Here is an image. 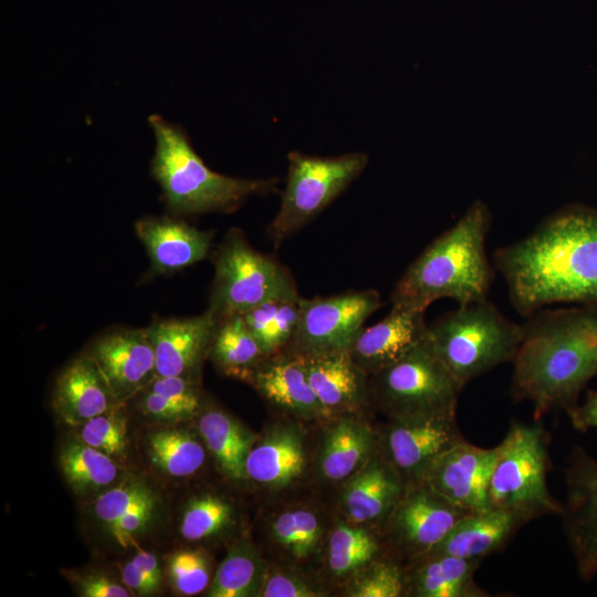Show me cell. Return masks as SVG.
Segmentation results:
<instances>
[{
  "instance_id": "obj_1",
  "label": "cell",
  "mask_w": 597,
  "mask_h": 597,
  "mask_svg": "<svg viewBox=\"0 0 597 597\" xmlns=\"http://www.w3.org/2000/svg\"><path fill=\"white\" fill-rule=\"evenodd\" d=\"M493 260L524 317L555 303L597 307V209L569 203L495 250Z\"/></svg>"
},
{
  "instance_id": "obj_2",
  "label": "cell",
  "mask_w": 597,
  "mask_h": 597,
  "mask_svg": "<svg viewBox=\"0 0 597 597\" xmlns=\"http://www.w3.org/2000/svg\"><path fill=\"white\" fill-rule=\"evenodd\" d=\"M527 318L512 362L511 396L532 402L536 421L578 404L597 376V307L541 308Z\"/></svg>"
},
{
  "instance_id": "obj_3",
  "label": "cell",
  "mask_w": 597,
  "mask_h": 597,
  "mask_svg": "<svg viewBox=\"0 0 597 597\" xmlns=\"http://www.w3.org/2000/svg\"><path fill=\"white\" fill-rule=\"evenodd\" d=\"M491 222L486 203L474 200L407 268L392 290V306L426 312L440 298H452L458 305L488 298L494 276L485 250Z\"/></svg>"
},
{
  "instance_id": "obj_4",
  "label": "cell",
  "mask_w": 597,
  "mask_h": 597,
  "mask_svg": "<svg viewBox=\"0 0 597 597\" xmlns=\"http://www.w3.org/2000/svg\"><path fill=\"white\" fill-rule=\"evenodd\" d=\"M148 123L155 135L150 171L172 213L229 212L249 196L274 190V179H241L212 171L180 126L157 114Z\"/></svg>"
},
{
  "instance_id": "obj_5",
  "label": "cell",
  "mask_w": 597,
  "mask_h": 597,
  "mask_svg": "<svg viewBox=\"0 0 597 597\" xmlns=\"http://www.w3.org/2000/svg\"><path fill=\"white\" fill-rule=\"evenodd\" d=\"M523 337V325L504 317L485 300L439 316L427 328L436 354L462 384L501 364L513 362Z\"/></svg>"
},
{
  "instance_id": "obj_6",
  "label": "cell",
  "mask_w": 597,
  "mask_h": 597,
  "mask_svg": "<svg viewBox=\"0 0 597 597\" xmlns=\"http://www.w3.org/2000/svg\"><path fill=\"white\" fill-rule=\"evenodd\" d=\"M549 434L542 423L512 421L498 454L489 482L490 507L520 513L528 522L545 515H561L563 503L549 492Z\"/></svg>"
},
{
  "instance_id": "obj_7",
  "label": "cell",
  "mask_w": 597,
  "mask_h": 597,
  "mask_svg": "<svg viewBox=\"0 0 597 597\" xmlns=\"http://www.w3.org/2000/svg\"><path fill=\"white\" fill-rule=\"evenodd\" d=\"M371 398L395 421L455 416L464 385L425 338L399 360L369 376Z\"/></svg>"
},
{
  "instance_id": "obj_8",
  "label": "cell",
  "mask_w": 597,
  "mask_h": 597,
  "mask_svg": "<svg viewBox=\"0 0 597 597\" xmlns=\"http://www.w3.org/2000/svg\"><path fill=\"white\" fill-rule=\"evenodd\" d=\"M300 297L284 265L252 248L240 230L228 232L216 253L208 307L218 322L268 301Z\"/></svg>"
},
{
  "instance_id": "obj_9",
  "label": "cell",
  "mask_w": 597,
  "mask_h": 597,
  "mask_svg": "<svg viewBox=\"0 0 597 597\" xmlns=\"http://www.w3.org/2000/svg\"><path fill=\"white\" fill-rule=\"evenodd\" d=\"M289 174L280 209L268 227L277 247L333 201L365 169L364 153L338 157L289 154Z\"/></svg>"
},
{
  "instance_id": "obj_10",
  "label": "cell",
  "mask_w": 597,
  "mask_h": 597,
  "mask_svg": "<svg viewBox=\"0 0 597 597\" xmlns=\"http://www.w3.org/2000/svg\"><path fill=\"white\" fill-rule=\"evenodd\" d=\"M381 306L376 290L300 298L295 333L283 353L310 358L348 352L365 321Z\"/></svg>"
},
{
  "instance_id": "obj_11",
  "label": "cell",
  "mask_w": 597,
  "mask_h": 597,
  "mask_svg": "<svg viewBox=\"0 0 597 597\" xmlns=\"http://www.w3.org/2000/svg\"><path fill=\"white\" fill-rule=\"evenodd\" d=\"M469 513L422 482L408 484L384 524L387 544L396 557L411 561L429 553Z\"/></svg>"
},
{
  "instance_id": "obj_12",
  "label": "cell",
  "mask_w": 597,
  "mask_h": 597,
  "mask_svg": "<svg viewBox=\"0 0 597 597\" xmlns=\"http://www.w3.org/2000/svg\"><path fill=\"white\" fill-rule=\"evenodd\" d=\"M566 499L561 513L578 577L597 575V459L574 446L564 470Z\"/></svg>"
},
{
  "instance_id": "obj_13",
  "label": "cell",
  "mask_w": 597,
  "mask_h": 597,
  "mask_svg": "<svg viewBox=\"0 0 597 597\" xmlns=\"http://www.w3.org/2000/svg\"><path fill=\"white\" fill-rule=\"evenodd\" d=\"M498 447L481 448L465 439L437 457L420 482L471 512L490 509L488 489Z\"/></svg>"
},
{
  "instance_id": "obj_14",
  "label": "cell",
  "mask_w": 597,
  "mask_h": 597,
  "mask_svg": "<svg viewBox=\"0 0 597 597\" xmlns=\"http://www.w3.org/2000/svg\"><path fill=\"white\" fill-rule=\"evenodd\" d=\"M463 440L455 416L391 420L384 431L383 455L408 485L420 482L437 457Z\"/></svg>"
},
{
  "instance_id": "obj_15",
  "label": "cell",
  "mask_w": 597,
  "mask_h": 597,
  "mask_svg": "<svg viewBox=\"0 0 597 597\" xmlns=\"http://www.w3.org/2000/svg\"><path fill=\"white\" fill-rule=\"evenodd\" d=\"M87 354L116 400L137 395L155 376V353L147 328H122L97 337Z\"/></svg>"
},
{
  "instance_id": "obj_16",
  "label": "cell",
  "mask_w": 597,
  "mask_h": 597,
  "mask_svg": "<svg viewBox=\"0 0 597 597\" xmlns=\"http://www.w3.org/2000/svg\"><path fill=\"white\" fill-rule=\"evenodd\" d=\"M217 326L209 310L190 317L155 318L147 333L155 353L156 376L190 377L209 355Z\"/></svg>"
},
{
  "instance_id": "obj_17",
  "label": "cell",
  "mask_w": 597,
  "mask_h": 597,
  "mask_svg": "<svg viewBox=\"0 0 597 597\" xmlns=\"http://www.w3.org/2000/svg\"><path fill=\"white\" fill-rule=\"evenodd\" d=\"M425 312L392 306L380 322L362 328L352 343V360L368 376L399 360L427 334Z\"/></svg>"
},
{
  "instance_id": "obj_18",
  "label": "cell",
  "mask_w": 597,
  "mask_h": 597,
  "mask_svg": "<svg viewBox=\"0 0 597 597\" xmlns=\"http://www.w3.org/2000/svg\"><path fill=\"white\" fill-rule=\"evenodd\" d=\"M237 377L249 380L270 402L305 418L331 413L321 404L307 375L305 359L279 353L263 358Z\"/></svg>"
},
{
  "instance_id": "obj_19",
  "label": "cell",
  "mask_w": 597,
  "mask_h": 597,
  "mask_svg": "<svg viewBox=\"0 0 597 597\" xmlns=\"http://www.w3.org/2000/svg\"><path fill=\"white\" fill-rule=\"evenodd\" d=\"M154 273H175L207 258L212 234L168 217H146L135 224Z\"/></svg>"
},
{
  "instance_id": "obj_20",
  "label": "cell",
  "mask_w": 597,
  "mask_h": 597,
  "mask_svg": "<svg viewBox=\"0 0 597 597\" xmlns=\"http://www.w3.org/2000/svg\"><path fill=\"white\" fill-rule=\"evenodd\" d=\"M526 523V517L510 510L471 512L429 553L482 561L501 551Z\"/></svg>"
},
{
  "instance_id": "obj_21",
  "label": "cell",
  "mask_w": 597,
  "mask_h": 597,
  "mask_svg": "<svg viewBox=\"0 0 597 597\" xmlns=\"http://www.w3.org/2000/svg\"><path fill=\"white\" fill-rule=\"evenodd\" d=\"M405 490L394 467L384 455L374 454L348 481L343 505L353 521L384 526Z\"/></svg>"
},
{
  "instance_id": "obj_22",
  "label": "cell",
  "mask_w": 597,
  "mask_h": 597,
  "mask_svg": "<svg viewBox=\"0 0 597 597\" xmlns=\"http://www.w3.org/2000/svg\"><path fill=\"white\" fill-rule=\"evenodd\" d=\"M53 404L65 422L82 425L119 402L95 362L84 354L67 365L56 378Z\"/></svg>"
},
{
  "instance_id": "obj_23",
  "label": "cell",
  "mask_w": 597,
  "mask_h": 597,
  "mask_svg": "<svg viewBox=\"0 0 597 597\" xmlns=\"http://www.w3.org/2000/svg\"><path fill=\"white\" fill-rule=\"evenodd\" d=\"M481 559L427 553L405 567L406 595L416 597H489L474 579Z\"/></svg>"
},
{
  "instance_id": "obj_24",
  "label": "cell",
  "mask_w": 597,
  "mask_h": 597,
  "mask_svg": "<svg viewBox=\"0 0 597 597\" xmlns=\"http://www.w3.org/2000/svg\"><path fill=\"white\" fill-rule=\"evenodd\" d=\"M310 383L331 413L353 412L371 398L368 375L341 352L304 358Z\"/></svg>"
},
{
  "instance_id": "obj_25",
  "label": "cell",
  "mask_w": 597,
  "mask_h": 597,
  "mask_svg": "<svg viewBox=\"0 0 597 597\" xmlns=\"http://www.w3.org/2000/svg\"><path fill=\"white\" fill-rule=\"evenodd\" d=\"M305 453L301 433L280 428L253 446L247 459L248 478L270 486L282 488L303 472Z\"/></svg>"
},
{
  "instance_id": "obj_26",
  "label": "cell",
  "mask_w": 597,
  "mask_h": 597,
  "mask_svg": "<svg viewBox=\"0 0 597 597\" xmlns=\"http://www.w3.org/2000/svg\"><path fill=\"white\" fill-rule=\"evenodd\" d=\"M376 442L369 426L348 418L338 420L324 440L320 457L322 474L339 481L356 473L374 455Z\"/></svg>"
},
{
  "instance_id": "obj_27",
  "label": "cell",
  "mask_w": 597,
  "mask_h": 597,
  "mask_svg": "<svg viewBox=\"0 0 597 597\" xmlns=\"http://www.w3.org/2000/svg\"><path fill=\"white\" fill-rule=\"evenodd\" d=\"M198 429L223 473L233 480L247 479L245 463L254 436L228 413L217 409L201 415Z\"/></svg>"
},
{
  "instance_id": "obj_28",
  "label": "cell",
  "mask_w": 597,
  "mask_h": 597,
  "mask_svg": "<svg viewBox=\"0 0 597 597\" xmlns=\"http://www.w3.org/2000/svg\"><path fill=\"white\" fill-rule=\"evenodd\" d=\"M300 298L268 301L242 315L265 357L282 353L291 342L298 322Z\"/></svg>"
},
{
  "instance_id": "obj_29",
  "label": "cell",
  "mask_w": 597,
  "mask_h": 597,
  "mask_svg": "<svg viewBox=\"0 0 597 597\" xmlns=\"http://www.w3.org/2000/svg\"><path fill=\"white\" fill-rule=\"evenodd\" d=\"M264 576L262 562L254 547L249 542L237 543L219 565L208 596H258Z\"/></svg>"
},
{
  "instance_id": "obj_30",
  "label": "cell",
  "mask_w": 597,
  "mask_h": 597,
  "mask_svg": "<svg viewBox=\"0 0 597 597\" xmlns=\"http://www.w3.org/2000/svg\"><path fill=\"white\" fill-rule=\"evenodd\" d=\"M150 462L170 476H188L203 464L206 452L202 444L190 432L181 429L154 431L147 440Z\"/></svg>"
},
{
  "instance_id": "obj_31",
  "label": "cell",
  "mask_w": 597,
  "mask_h": 597,
  "mask_svg": "<svg viewBox=\"0 0 597 597\" xmlns=\"http://www.w3.org/2000/svg\"><path fill=\"white\" fill-rule=\"evenodd\" d=\"M209 356L228 374L238 376L265 358L242 315L218 322Z\"/></svg>"
},
{
  "instance_id": "obj_32",
  "label": "cell",
  "mask_w": 597,
  "mask_h": 597,
  "mask_svg": "<svg viewBox=\"0 0 597 597\" xmlns=\"http://www.w3.org/2000/svg\"><path fill=\"white\" fill-rule=\"evenodd\" d=\"M59 462L66 481L81 493L112 484L119 470L114 458L82 441L65 444Z\"/></svg>"
},
{
  "instance_id": "obj_33",
  "label": "cell",
  "mask_w": 597,
  "mask_h": 597,
  "mask_svg": "<svg viewBox=\"0 0 597 597\" xmlns=\"http://www.w3.org/2000/svg\"><path fill=\"white\" fill-rule=\"evenodd\" d=\"M379 552L380 545L371 533L341 524L329 536L328 565L335 575L344 576L373 562Z\"/></svg>"
},
{
  "instance_id": "obj_34",
  "label": "cell",
  "mask_w": 597,
  "mask_h": 597,
  "mask_svg": "<svg viewBox=\"0 0 597 597\" xmlns=\"http://www.w3.org/2000/svg\"><path fill=\"white\" fill-rule=\"evenodd\" d=\"M275 541L296 558H306L318 547L322 527L308 510H291L277 515L272 524Z\"/></svg>"
},
{
  "instance_id": "obj_35",
  "label": "cell",
  "mask_w": 597,
  "mask_h": 597,
  "mask_svg": "<svg viewBox=\"0 0 597 597\" xmlns=\"http://www.w3.org/2000/svg\"><path fill=\"white\" fill-rule=\"evenodd\" d=\"M231 505L219 496L203 495L192 500L184 511L180 534L190 542L211 537L232 521Z\"/></svg>"
},
{
  "instance_id": "obj_36",
  "label": "cell",
  "mask_w": 597,
  "mask_h": 597,
  "mask_svg": "<svg viewBox=\"0 0 597 597\" xmlns=\"http://www.w3.org/2000/svg\"><path fill=\"white\" fill-rule=\"evenodd\" d=\"M405 567L395 559H374L364 566L350 583L352 597H400L406 595Z\"/></svg>"
},
{
  "instance_id": "obj_37",
  "label": "cell",
  "mask_w": 597,
  "mask_h": 597,
  "mask_svg": "<svg viewBox=\"0 0 597 597\" xmlns=\"http://www.w3.org/2000/svg\"><path fill=\"white\" fill-rule=\"evenodd\" d=\"M157 501L156 494L140 481H127L102 493L95 501L94 513L108 530L128 512Z\"/></svg>"
},
{
  "instance_id": "obj_38",
  "label": "cell",
  "mask_w": 597,
  "mask_h": 597,
  "mask_svg": "<svg viewBox=\"0 0 597 597\" xmlns=\"http://www.w3.org/2000/svg\"><path fill=\"white\" fill-rule=\"evenodd\" d=\"M80 440L112 458L126 453V425L114 408L81 425Z\"/></svg>"
},
{
  "instance_id": "obj_39",
  "label": "cell",
  "mask_w": 597,
  "mask_h": 597,
  "mask_svg": "<svg viewBox=\"0 0 597 597\" xmlns=\"http://www.w3.org/2000/svg\"><path fill=\"white\" fill-rule=\"evenodd\" d=\"M168 577L174 588L182 595H196L209 585V566L200 551H179L168 559Z\"/></svg>"
},
{
  "instance_id": "obj_40",
  "label": "cell",
  "mask_w": 597,
  "mask_h": 597,
  "mask_svg": "<svg viewBox=\"0 0 597 597\" xmlns=\"http://www.w3.org/2000/svg\"><path fill=\"white\" fill-rule=\"evenodd\" d=\"M139 392H142L139 402L142 411L157 420H182L197 413L200 408V404L175 399L146 387Z\"/></svg>"
},
{
  "instance_id": "obj_41",
  "label": "cell",
  "mask_w": 597,
  "mask_h": 597,
  "mask_svg": "<svg viewBox=\"0 0 597 597\" xmlns=\"http://www.w3.org/2000/svg\"><path fill=\"white\" fill-rule=\"evenodd\" d=\"M156 507L157 501L128 512L108 528L109 534L123 547L135 544L134 538L150 523Z\"/></svg>"
},
{
  "instance_id": "obj_42",
  "label": "cell",
  "mask_w": 597,
  "mask_h": 597,
  "mask_svg": "<svg viewBox=\"0 0 597 597\" xmlns=\"http://www.w3.org/2000/svg\"><path fill=\"white\" fill-rule=\"evenodd\" d=\"M258 596L316 597L320 594L298 577L282 572H272L265 574Z\"/></svg>"
},
{
  "instance_id": "obj_43",
  "label": "cell",
  "mask_w": 597,
  "mask_h": 597,
  "mask_svg": "<svg viewBox=\"0 0 597 597\" xmlns=\"http://www.w3.org/2000/svg\"><path fill=\"white\" fill-rule=\"evenodd\" d=\"M77 584L84 597H128L132 595L125 585L101 574L84 576Z\"/></svg>"
},
{
  "instance_id": "obj_44",
  "label": "cell",
  "mask_w": 597,
  "mask_h": 597,
  "mask_svg": "<svg viewBox=\"0 0 597 597\" xmlns=\"http://www.w3.org/2000/svg\"><path fill=\"white\" fill-rule=\"evenodd\" d=\"M572 427L580 432L597 428V389L587 390L583 404L565 410Z\"/></svg>"
},
{
  "instance_id": "obj_45",
  "label": "cell",
  "mask_w": 597,
  "mask_h": 597,
  "mask_svg": "<svg viewBox=\"0 0 597 597\" xmlns=\"http://www.w3.org/2000/svg\"><path fill=\"white\" fill-rule=\"evenodd\" d=\"M123 584L134 594L146 596L156 593L159 588L132 561L127 562L122 570Z\"/></svg>"
},
{
  "instance_id": "obj_46",
  "label": "cell",
  "mask_w": 597,
  "mask_h": 597,
  "mask_svg": "<svg viewBox=\"0 0 597 597\" xmlns=\"http://www.w3.org/2000/svg\"><path fill=\"white\" fill-rule=\"evenodd\" d=\"M132 562L156 585L160 586L161 569L157 557L140 547H137V552L132 558Z\"/></svg>"
}]
</instances>
